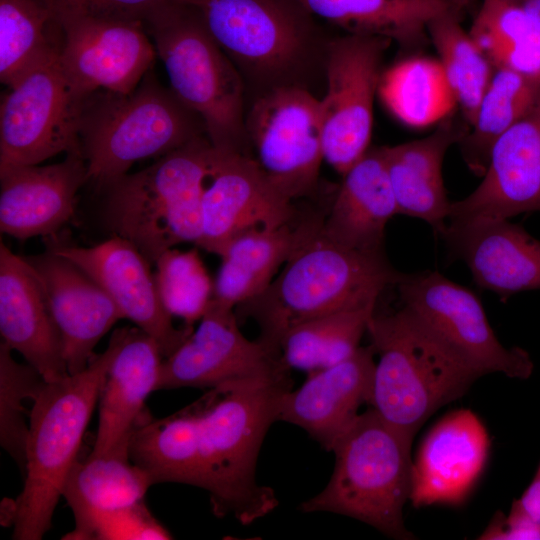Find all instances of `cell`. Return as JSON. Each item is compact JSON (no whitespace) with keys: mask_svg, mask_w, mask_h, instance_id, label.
I'll return each mask as SVG.
<instances>
[{"mask_svg":"<svg viewBox=\"0 0 540 540\" xmlns=\"http://www.w3.org/2000/svg\"><path fill=\"white\" fill-rule=\"evenodd\" d=\"M245 127L269 180L293 201L308 196L324 161L319 99L301 86L271 89L256 97Z\"/></svg>","mask_w":540,"mask_h":540,"instance_id":"obj_13","label":"cell"},{"mask_svg":"<svg viewBox=\"0 0 540 540\" xmlns=\"http://www.w3.org/2000/svg\"><path fill=\"white\" fill-rule=\"evenodd\" d=\"M440 236L451 256L467 265L479 287L502 299L540 289V241L509 219L447 222Z\"/></svg>","mask_w":540,"mask_h":540,"instance_id":"obj_22","label":"cell"},{"mask_svg":"<svg viewBox=\"0 0 540 540\" xmlns=\"http://www.w3.org/2000/svg\"><path fill=\"white\" fill-rule=\"evenodd\" d=\"M259 95L282 86L305 87L322 61L325 40L314 16L297 0H180Z\"/></svg>","mask_w":540,"mask_h":540,"instance_id":"obj_8","label":"cell"},{"mask_svg":"<svg viewBox=\"0 0 540 540\" xmlns=\"http://www.w3.org/2000/svg\"><path fill=\"white\" fill-rule=\"evenodd\" d=\"M155 264L154 276L164 307L192 327L204 314L214 293V282L197 249H168Z\"/></svg>","mask_w":540,"mask_h":540,"instance_id":"obj_38","label":"cell"},{"mask_svg":"<svg viewBox=\"0 0 540 540\" xmlns=\"http://www.w3.org/2000/svg\"><path fill=\"white\" fill-rule=\"evenodd\" d=\"M169 88L197 114L212 146L251 156L245 127V81L206 29L198 12L175 0L143 22Z\"/></svg>","mask_w":540,"mask_h":540,"instance_id":"obj_7","label":"cell"},{"mask_svg":"<svg viewBox=\"0 0 540 540\" xmlns=\"http://www.w3.org/2000/svg\"><path fill=\"white\" fill-rule=\"evenodd\" d=\"M87 165L69 154L58 163L0 170V230L18 240L56 234L75 216Z\"/></svg>","mask_w":540,"mask_h":540,"instance_id":"obj_24","label":"cell"},{"mask_svg":"<svg viewBox=\"0 0 540 540\" xmlns=\"http://www.w3.org/2000/svg\"><path fill=\"white\" fill-rule=\"evenodd\" d=\"M8 88L0 105V170L38 165L59 153L82 156L80 120L87 97L67 77L60 54Z\"/></svg>","mask_w":540,"mask_h":540,"instance_id":"obj_10","label":"cell"},{"mask_svg":"<svg viewBox=\"0 0 540 540\" xmlns=\"http://www.w3.org/2000/svg\"><path fill=\"white\" fill-rule=\"evenodd\" d=\"M379 96L388 110L411 127L440 122L457 104L440 61L410 58L382 72Z\"/></svg>","mask_w":540,"mask_h":540,"instance_id":"obj_34","label":"cell"},{"mask_svg":"<svg viewBox=\"0 0 540 540\" xmlns=\"http://www.w3.org/2000/svg\"><path fill=\"white\" fill-rule=\"evenodd\" d=\"M403 305L461 363L480 377L502 373L527 379L533 371L529 354L506 348L493 332L478 297L438 271L405 274L397 283Z\"/></svg>","mask_w":540,"mask_h":540,"instance_id":"obj_12","label":"cell"},{"mask_svg":"<svg viewBox=\"0 0 540 540\" xmlns=\"http://www.w3.org/2000/svg\"><path fill=\"white\" fill-rule=\"evenodd\" d=\"M293 387L290 375L229 381L194 401L198 414L199 488L210 495L218 518L249 525L277 506L274 491L257 483L263 439L277 421L281 397Z\"/></svg>","mask_w":540,"mask_h":540,"instance_id":"obj_1","label":"cell"},{"mask_svg":"<svg viewBox=\"0 0 540 540\" xmlns=\"http://www.w3.org/2000/svg\"><path fill=\"white\" fill-rule=\"evenodd\" d=\"M366 333L378 355L371 406L411 440L431 415L480 377L404 305L390 313L375 310Z\"/></svg>","mask_w":540,"mask_h":540,"instance_id":"obj_6","label":"cell"},{"mask_svg":"<svg viewBox=\"0 0 540 540\" xmlns=\"http://www.w3.org/2000/svg\"><path fill=\"white\" fill-rule=\"evenodd\" d=\"M313 214L270 229H253L233 239L220 255L213 298L236 308L260 295L289 258L322 226Z\"/></svg>","mask_w":540,"mask_h":540,"instance_id":"obj_28","label":"cell"},{"mask_svg":"<svg viewBox=\"0 0 540 540\" xmlns=\"http://www.w3.org/2000/svg\"><path fill=\"white\" fill-rule=\"evenodd\" d=\"M477 539L540 540V522H509L506 520L505 514L498 511Z\"/></svg>","mask_w":540,"mask_h":540,"instance_id":"obj_42","label":"cell"},{"mask_svg":"<svg viewBox=\"0 0 540 540\" xmlns=\"http://www.w3.org/2000/svg\"><path fill=\"white\" fill-rule=\"evenodd\" d=\"M56 19L93 17L125 21L144 20L156 9L175 0H39Z\"/></svg>","mask_w":540,"mask_h":540,"instance_id":"obj_41","label":"cell"},{"mask_svg":"<svg viewBox=\"0 0 540 540\" xmlns=\"http://www.w3.org/2000/svg\"><path fill=\"white\" fill-rule=\"evenodd\" d=\"M391 43L387 37L362 33L328 41L326 92L319 99L323 155L342 176L369 150L374 97Z\"/></svg>","mask_w":540,"mask_h":540,"instance_id":"obj_11","label":"cell"},{"mask_svg":"<svg viewBox=\"0 0 540 540\" xmlns=\"http://www.w3.org/2000/svg\"><path fill=\"white\" fill-rule=\"evenodd\" d=\"M298 217L294 201L269 180L252 156L217 150L203 194L201 237L196 245L220 256L241 234L280 227Z\"/></svg>","mask_w":540,"mask_h":540,"instance_id":"obj_16","label":"cell"},{"mask_svg":"<svg viewBox=\"0 0 540 540\" xmlns=\"http://www.w3.org/2000/svg\"><path fill=\"white\" fill-rule=\"evenodd\" d=\"M398 214L381 147L369 149L344 175L321 232L349 249L384 252L388 221Z\"/></svg>","mask_w":540,"mask_h":540,"instance_id":"obj_26","label":"cell"},{"mask_svg":"<svg viewBox=\"0 0 540 540\" xmlns=\"http://www.w3.org/2000/svg\"><path fill=\"white\" fill-rule=\"evenodd\" d=\"M489 450L488 432L471 410L445 415L426 434L413 461L412 505L463 504L484 471Z\"/></svg>","mask_w":540,"mask_h":540,"instance_id":"obj_18","label":"cell"},{"mask_svg":"<svg viewBox=\"0 0 540 540\" xmlns=\"http://www.w3.org/2000/svg\"><path fill=\"white\" fill-rule=\"evenodd\" d=\"M482 177L472 193L451 202L447 222L540 211V89L528 112L493 146Z\"/></svg>","mask_w":540,"mask_h":540,"instance_id":"obj_19","label":"cell"},{"mask_svg":"<svg viewBox=\"0 0 540 540\" xmlns=\"http://www.w3.org/2000/svg\"><path fill=\"white\" fill-rule=\"evenodd\" d=\"M505 518L509 522H540V463L522 496L514 500Z\"/></svg>","mask_w":540,"mask_h":540,"instance_id":"obj_43","label":"cell"},{"mask_svg":"<svg viewBox=\"0 0 540 540\" xmlns=\"http://www.w3.org/2000/svg\"><path fill=\"white\" fill-rule=\"evenodd\" d=\"M144 500L97 514L73 540L171 539Z\"/></svg>","mask_w":540,"mask_h":540,"instance_id":"obj_40","label":"cell"},{"mask_svg":"<svg viewBox=\"0 0 540 540\" xmlns=\"http://www.w3.org/2000/svg\"><path fill=\"white\" fill-rule=\"evenodd\" d=\"M321 227L260 295L235 308L238 320L252 318L260 329L258 339L278 351L280 339L292 327L332 312L376 303L384 289L396 286L404 275L384 252L349 249L328 239Z\"/></svg>","mask_w":540,"mask_h":540,"instance_id":"obj_2","label":"cell"},{"mask_svg":"<svg viewBox=\"0 0 540 540\" xmlns=\"http://www.w3.org/2000/svg\"><path fill=\"white\" fill-rule=\"evenodd\" d=\"M290 375L280 353L239 328L235 308L212 298L195 331L162 360L156 390L213 388L248 378Z\"/></svg>","mask_w":540,"mask_h":540,"instance_id":"obj_14","label":"cell"},{"mask_svg":"<svg viewBox=\"0 0 540 540\" xmlns=\"http://www.w3.org/2000/svg\"><path fill=\"white\" fill-rule=\"evenodd\" d=\"M371 345L359 347L347 359L308 374L297 389L287 391L277 408V421L304 429L325 450L371 405L376 362Z\"/></svg>","mask_w":540,"mask_h":540,"instance_id":"obj_23","label":"cell"},{"mask_svg":"<svg viewBox=\"0 0 540 540\" xmlns=\"http://www.w3.org/2000/svg\"><path fill=\"white\" fill-rule=\"evenodd\" d=\"M63 31L39 0H0V81L12 86L28 71L59 55Z\"/></svg>","mask_w":540,"mask_h":540,"instance_id":"obj_33","label":"cell"},{"mask_svg":"<svg viewBox=\"0 0 540 540\" xmlns=\"http://www.w3.org/2000/svg\"><path fill=\"white\" fill-rule=\"evenodd\" d=\"M0 333L42 376L54 382L69 375L60 333L43 287L24 257L0 243Z\"/></svg>","mask_w":540,"mask_h":540,"instance_id":"obj_25","label":"cell"},{"mask_svg":"<svg viewBox=\"0 0 540 540\" xmlns=\"http://www.w3.org/2000/svg\"><path fill=\"white\" fill-rule=\"evenodd\" d=\"M11 352L12 349L1 341L0 441L24 475L29 430L24 421V402L34 400L45 380L31 365L16 362Z\"/></svg>","mask_w":540,"mask_h":540,"instance_id":"obj_39","label":"cell"},{"mask_svg":"<svg viewBox=\"0 0 540 540\" xmlns=\"http://www.w3.org/2000/svg\"><path fill=\"white\" fill-rule=\"evenodd\" d=\"M129 460L114 455L77 459L62 494L73 511L75 528L63 539L73 540L99 513L144 500L153 484L149 476Z\"/></svg>","mask_w":540,"mask_h":540,"instance_id":"obj_30","label":"cell"},{"mask_svg":"<svg viewBox=\"0 0 540 540\" xmlns=\"http://www.w3.org/2000/svg\"><path fill=\"white\" fill-rule=\"evenodd\" d=\"M314 17L348 33L380 35L408 46L425 40L435 18L457 9L448 0H297Z\"/></svg>","mask_w":540,"mask_h":540,"instance_id":"obj_29","label":"cell"},{"mask_svg":"<svg viewBox=\"0 0 540 540\" xmlns=\"http://www.w3.org/2000/svg\"><path fill=\"white\" fill-rule=\"evenodd\" d=\"M448 1L457 9L467 4L470 0H448Z\"/></svg>","mask_w":540,"mask_h":540,"instance_id":"obj_45","label":"cell"},{"mask_svg":"<svg viewBox=\"0 0 540 540\" xmlns=\"http://www.w3.org/2000/svg\"><path fill=\"white\" fill-rule=\"evenodd\" d=\"M24 258L45 292L67 372L77 374L87 368L99 340L124 315L95 280L65 257L46 250Z\"/></svg>","mask_w":540,"mask_h":540,"instance_id":"obj_21","label":"cell"},{"mask_svg":"<svg viewBox=\"0 0 540 540\" xmlns=\"http://www.w3.org/2000/svg\"><path fill=\"white\" fill-rule=\"evenodd\" d=\"M112 355L108 344L86 369L44 382L35 396L26 442L25 482L9 516L13 539L39 540L51 528Z\"/></svg>","mask_w":540,"mask_h":540,"instance_id":"obj_4","label":"cell"},{"mask_svg":"<svg viewBox=\"0 0 540 540\" xmlns=\"http://www.w3.org/2000/svg\"><path fill=\"white\" fill-rule=\"evenodd\" d=\"M46 250L70 260L95 280L124 315L157 342L163 358L173 353L192 333L176 328L159 296L150 263L127 239L112 235L97 245L81 247L60 237H44Z\"/></svg>","mask_w":540,"mask_h":540,"instance_id":"obj_15","label":"cell"},{"mask_svg":"<svg viewBox=\"0 0 540 540\" xmlns=\"http://www.w3.org/2000/svg\"><path fill=\"white\" fill-rule=\"evenodd\" d=\"M113 355L100 393L99 421L90 455L128 456L134 431L149 419L145 400L156 391L162 354L139 327L115 329Z\"/></svg>","mask_w":540,"mask_h":540,"instance_id":"obj_20","label":"cell"},{"mask_svg":"<svg viewBox=\"0 0 540 540\" xmlns=\"http://www.w3.org/2000/svg\"><path fill=\"white\" fill-rule=\"evenodd\" d=\"M56 20L63 31L62 67L84 97L100 90L130 93L153 67L157 55L143 22L93 17Z\"/></svg>","mask_w":540,"mask_h":540,"instance_id":"obj_17","label":"cell"},{"mask_svg":"<svg viewBox=\"0 0 540 540\" xmlns=\"http://www.w3.org/2000/svg\"><path fill=\"white\" fill-rule=\"evenodd\" d=\"M540 28V0H514Z\"/></svg>","mask_w":540,"mask_h":540,"instance_id":"obj_44","label":"cell"},{"mask_svg":"<svg viewBox=\"0 0 540 540\" xmlns=\"http://www.w3.org/2000/svg\"><path fill=\"white\" fill-rule=\"evenodd\" d=\"M198 414L193 403L165 418L143 422L128 446L131 462L152 484L176 482L198 487Z\"/></svg>","mask_w":540,"mask_h":540,"instance_id":"obj_31","label":"cell"},{"mask_svg":"<svg viewBox=\"0 0 540 540\" xmlns=\"http://www.w3.org/2000/svg\"><path fill=\"white\" fill-rule=\"evenodd\" d=\"M152 68L130 93L100 90L84 102L80 144L87 183L96 190L127 174L137 161L207 136L201 118L160 83Z\"/></svg>","mask_w":540,"mask_h":540,"instance_id":"obj_5","label":"cell"},{"mask_svg":"<svg viewBox=\"0 0 540 540\" xmlns=\"http://www.w3.org/2000/svg\"><path fill=\"white\" fill-rule=\"evenodd\" d=\"M464 118L472 126L492 79V64L461 27L456 10L430 22L427 29Z\"/></svg>","mask_w":540,"mask_h":540,"instance_id":"obj_37","label":"cell"},{"mask_svg":"<svg viewBox=\"0 0 540 540\" xmlns=\"http://www.w3.org/2000/svg\"><path fill=\"white\" fill-rule=\"evenodd\" d=\"M216 158L217 150L202 136L118 178L101 191L105 226L150 264L177 244H197L203 194Z\"/></svg>","mask_w":540,"mask_h":540,"instance_id":"obj_3","label":"cell"},{"mask_svg":"<svg viewBox=\"0 0 540 540\" xmlns=\"http://www.w3.org/2000/svg\"><path fill=\"white\" fill-rule=\"evenodd\" d=\"M412 441L374 408L359 414L332 447L335 466L328 484L298 509L344 515L388 537L414 539L403 520L411 493Z\"/></svg>","mask_w":540,"mask_h":540,"instance_id":"obj_9","label":"cell"},{"mask_svg":"<svg viewBox=\"0 0 540 540\" xmlns=\"http://www.w3.org/2000/svg\"><path fill=\"white\" fill-rule=\"evenodd\" d=\"M469 34L492 66L540 81V28L514 0H482Z\"/></svg>","mask_w":540,"mask_h":540,"instance_id":"obj_36","label":"cell"},{"mask_svg":"<svg viewBox=\"0 0 540 540\" xmlns=\"http://www.w3.org/2000/svg\"><path fill=\"white\" fill-rule=\"evenodd\" d=\"M540 81L525 74L497 69L481 100L476 120L458 142L468 168L483 176L497 140L519 121L535 102Z\"/></svg>","mask_w":540,"mask_h":540,"instance_id":"obj_35","label":"cell"},{"mask_svg":"<svg viewBox=\"0 0 540 540\" xmlns=\"http://www.w3.org/2000/svg\"><path fill=\"white\" fill-rule=\"evenodd\" d=\"M375 307L376 303L351 307L292 327L278 344L283 363L310 374L347 359L360 347Z\"/></svg>","mask_w":540,"mask_h":540,"instance_id":"obj_32","label":"cell"},{"mask_svg":"<svg viewBox=\"0 0 540 540\" xmlns=\"http://www.w3.org/2000/svg\"><path fill=\"white\" fill-rule=\"evenodd\" d=\"M466 132L446 117L424 138L381 147L398 214L424 220L438 235L446 227L451 208L443 184V160Z\"/></svg>","mask_w":540,"mask_h":540,"instance_id":"obj_27","label":"cell"}]
</instances>
